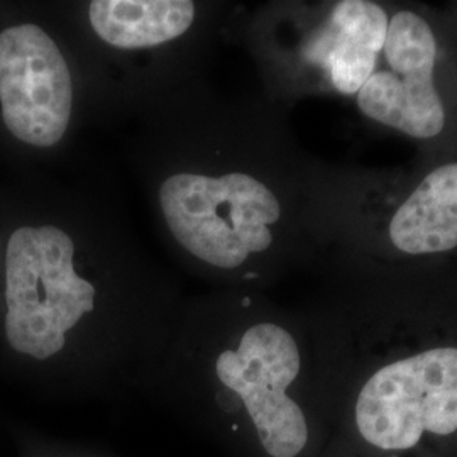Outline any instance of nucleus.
<instances>
[{"mask_svg": "<svg viewBox=\"0 0 457 457\" xmlns=\"http://www.w3.org/2000/svg\"><path fill=\"white\" fill-rule=\"evenodd\" d=\"M451 457H457V445L454 447V451H453V454H451Z\"/></svg>", "mask_w": 457, "mask_h": 457, "instance_id": "11", "label": "nucleus"}, {"mask_svg": "<svg viewBox=\"0 0 457 457\" xmlns=\"http://www.w3.org/2000/svg\"><path fill=\"white\" fill-rule=\"evenodd\" d=\"M94 31L115 48H149L187 33L195 19L190 0H94Z\"/></svg>", "mask_w": 457, "mask_h": 457, "instance_id": "9", "label": "nucleus"}, {"mask_svg": "<svg viewBox=\"0 0 457 457\" xmlns=\"http://www.w3.org/2000/svg\"><path fill=\"white\" fill-rule=\"evenodd\" d=\"M405 457H449L445 456L444 453H437V451H428V449H422V451H419V453H415V454H410V456Z\"/></svg>", "mask_w": 457, "mask_h": 457, "instance_id": "10", "label": "nucleus"}, {"mask_svg": "<svg viewBox=\"0 0 457 457\" xmlns=\"http://www.w3.org/2000/svg\"><path fill=\"white\" fill-rule=\"evenodd\" d=\"M390 241L405 254H437L457 245V163L430 171L393 213Z\"/></svg>", "mask_w": 457, "mask_h": 457, "instance_id": "7", "label": "nucleus"}, {"mask_svg": "<svg viewBox=\"0 0 457 457\" xmlns=\"http://www.w3.org/2000/svg\"><path fill=\"white\" fill-rule=\"evenodd\" d=\"M354 457H451L457 445V344L396 356L361 376L341 413Z\"/></svg>", "mask_w": 457, "mask_h": 457, "instance_id": "1", "label": "nucleus"}, {"mask_svg": "<svg viewBox=\"0 0 457 457\" xmlns=\"http://www.w3.org/2000/svg\"><path fill=\"white\" fill-rule=\"evenodd\" d=\"M0 105L7 129L31 146L49 147L65 136L73 83L65 56L39 26L0 33Z\"/></svg>", "mask_w": 457, "mask_h": 457, "instance_id": "6", "label": "nucleus"}, {"mask_svg": "<svg viewBox=\"0 0 457 457\" xmlns=\"http://www.w3.org/2000/svg\"><path fill=\"white\" fill-rule=\"evenodd\" d=\"M300 373V345L275 322L247 327L237 347L215 361V375L237 396L266 457H302L311 449V413L290 393Z\"/></svg>", "mask_w": 457, "mask_h": 457, "instance_id": "4", "label": "nucleus"}, {"mask_svg": "<svg viewBox=\"0 0 457 457\" xmlns=\"http://www.w3.org/2000/svg\"><path fill=\"white\" fill-rule=\"evenodd\" d=\"M390 19L385 9L370 0L337 2L332 17V43L327 66L332 83L345 96H356L375 71L383 51Z\"/></svg>", "mask_w": 457, "mask_h": 457, "instance_id": "8", "label": "nucleus"}, {"mask_svg": "<svg viewBox=\"0 0 457 457\" xmlns=\"http://www.w3.org/2000/svg\"><path fill=\"white\" fill-rule=\"evenodd\" d=\"M164 220L200 262L234 270L273 243L281 215L277 195L247 173L205 177L177 173L160 188Z\"/></svg>", "mask_w": 457, "mask_h": 457, "instance_id": "3", "label": "nucleus"}, {"mask_svg": "<svg viewBox=\"0 0 457 457\" xmlns=\"http://www.w3.org/2000/svg\"><path fill=\"white\" fill-rule=\"evenodd\" d=\"M379 58L356 94L361 112L410 137L441 134L445 109L434 83L437 41L424 17L411 11L396 12Z\"/></svg>", "mask_w": 457, "mask_h": 457, "instance_id": "5", "label": "nucleus"}, {"mask_svg": "<svg viewBox=\"0 0 457 457\" xmlns=\"http://www.w3.org/2000/svg\"><path fill=\"white\" fill-rule=\"evenodd\" d=\"M75 245L56 226L19 228L5 254V336L17 353L48 360L96 307V288L75 271Z\"/></svg>", "mask_w": 457, "mask_h": 457, "instance_id": "2", "label": "nucleus"}]
</instances>
